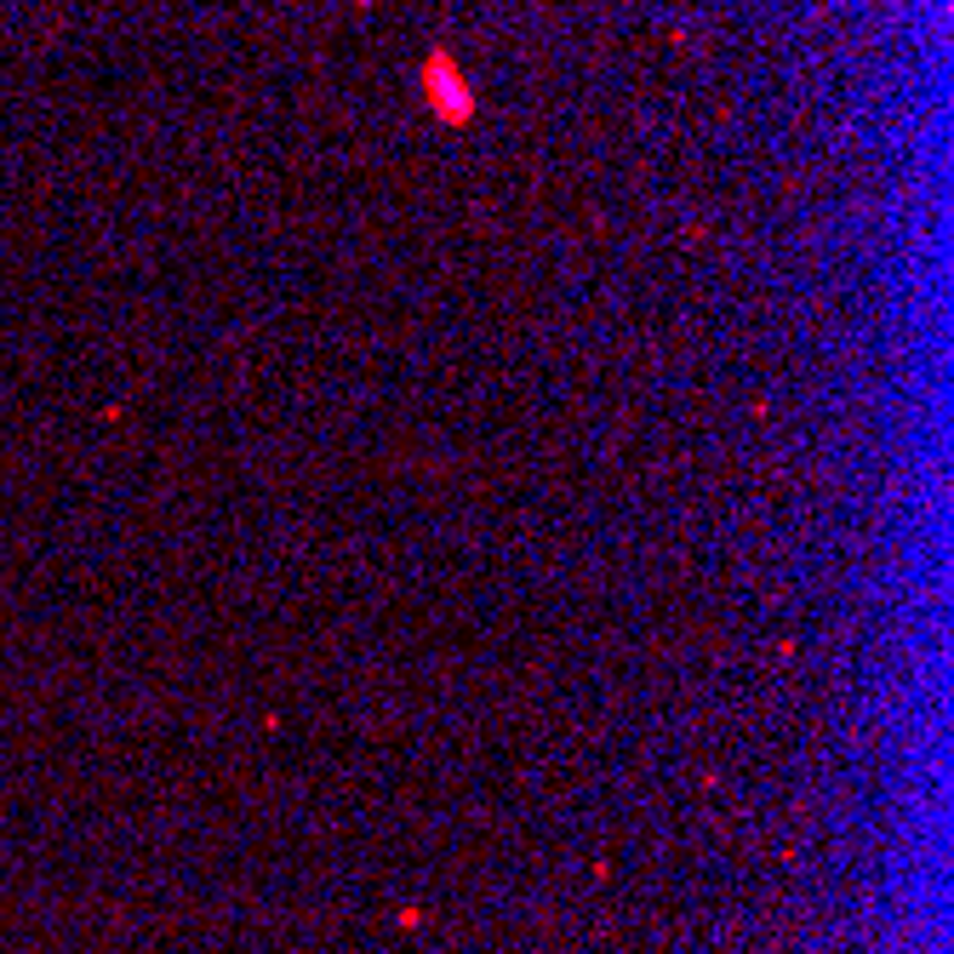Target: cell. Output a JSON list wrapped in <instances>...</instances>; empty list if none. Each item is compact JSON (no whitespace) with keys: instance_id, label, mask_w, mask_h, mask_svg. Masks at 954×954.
I'll list each match as a JSON object with an SVG mask.
<instances>
[{"instance_id":"1","label":"cell","mask_w":954,"mask_h":954,"mask_svg":"<svg viewBox=\"0 0 954 954\" xmlns=\"http://www.w3.org/2000/svg\"><path fill=\"white\" fill-rule=\"evenodd\" d=\"M429 69H435V74H429V86H435V104H440V115H446V120H469V92H458V86H451V74H446L451 63H446V58H435Z\"/></svg>"}]
</instances>
